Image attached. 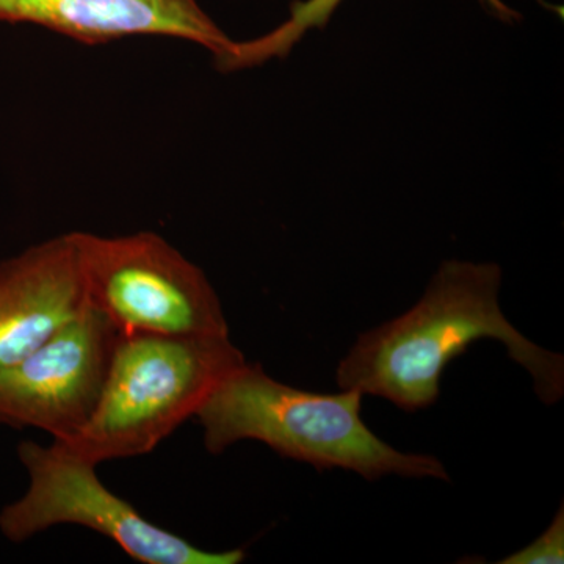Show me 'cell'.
Wrapping results in <instances>:
<instances>
[{
	"mask_svg": "<svg viewBox=\"0 0 564 564\" xmlns=\"http://www.w3.org/2000/svg\"><path fill=\"white\" fill-rule=\"evenodd\" d=\"M500 281L496 263L444 262L417 304L358 337L337 367V384L415 413L437 402L448 364L470 344L496 339L530 373L538 399L558 403L564 358L527 339L505 317Z\"/></svg>",
	"mask_w": 564,
	"mask_h": 564,
	"instance_id": "cell-1",
	"label": "cell"
},
{
	"mask_svg": "<svg viewBox=\"0 0 564 564\" xmlns=\"http://www.w3.org/2000/svg\"><path fill=\"white\" fill-rule=\"evenodd\" d=\"M362 397L356 389L303 391L274 380L261 364L247 362L212 392L196 419L212 455L259 441L321 473L351 470L369 481L386 475L451 480L434 456L404 454L380 440L362 421Z\"/></svg>",
	"mask_w": 564,
	"mask_h": 564,
	"instance_id": "cell-2",
	"label": "cell"
},
{
	"mask_svg": "<svg viewBox=\"0 0 564 564\" xmlns=\"http://www.w3.org/2000/svg\"><path fill=\"white\" fill-rule=\"evenodd\" d=\"M243 364L229 334H121L91 421L61 444L96 466L151 454Z\"/></svg>",
	"mask_w": 564,
	"mask_h": 564,
	"instance_id": "cell-3",
	"label": "cell"
},
{
	"mask_svg": "<svg viewBox=\"0 0 564 564\" xmlns=\"http://www.w3.org/2000/svg\"><path fill=\"white\" fill-rule=\"evenodd\" d=\"M18 456L29 475L28 491L0 511V533L24 543L57 525H80L109 538L143 564H240L243 549L206 551L152 524L128 500L111 492L96 464L52 441H22Z\"/></svg>",
	"mask_w": 564,
	"mask_h": 564,
	"instance_id": "cell-4",
	"label": "cell"
},
{
	"mask_svg": "<svg viewBox=\"0 0 564 564\" xmlns=\"http://www.w3.org/2000/svg\"><path fill=\"white\" fill-rule=\"evenodd\" d=\"M88 303L121 334H229L217 292L199 267L154 232H76Z\"/></svg>",
	"mask_w": 564,
	"mask_h": 564,
	"instance_id": "cell-5",
	"label": "cell"
},
{
	"mask_svg": "<svg viewBox=\"0 0 564 564\" xmlns=\"http://www.w3.org/2000/svg\"><path fill=\"white\" fill-rule=\"evenodd\" d=\"M121 333L88 304L54 336L0 372V425L68 443L91 421Z\"/></svg>",
	"mask_w": 564,
	"mask_h": 564,
	"instance_id": "cell-6",
	"label": "cell"
},
{
	"mask_svg": "<svg viewBox=\"0 0 564 564\" xmlns=\"http://www.w3.org/2000/svg\"><path fill=\"white\" fill-rule=\"evenodd\" d=\"M76 232L0 262V372L88 306Z\"/></svg>",
	"mask_w": 564,
	"mask_h": 564,
	"instance_id": "cell-7",
	"label": "cell"
},
{
	"mask_svg": "<svg viewBox=\"0 0 564 564\" xmlns=\"http://www.w3.org/2000/svg\"><path fill=\"white\" fill-rule=\"evenodd\" d=\"M0 21L41 25L87 44L172 36L206 47L217 62L236 43L198 0H0Z\"/></svg>",
	"mask_w": 564,
	"mask_h": 564,
	"instance_id": "cell-8",
	"label": "cell"
},
{
	"mask_svg": "<svg viewBox=\"0 0 564 564\" xmlns=\"http://www.w3.org/2000/svg\"><path fill=\"white\" fill-rule=\"evenodd\" d=\"M343 0H296L291 17L280 28L261 39L234 43L232 51L218 65L223 70L259 66L272 58L285 57L296 43L313 29H323L332 20Z\"/></svg>",
	"mask_w": 564,
	"mask_h": 564,
	"instance_id": "cell-9",
	"label": "cell"
},
{
	"mask_svg": "<svg viewBox=\"0 0 564 564\" xmlns=\"http://www.w3.org/2000/svg\"><path fill=\"white\" fill-rule=\"evenodd\" d=\"M562 564L564 563V508L556 511L551 525L533 543L505 556L499 564Z\"/></svg>",
	"mask_w": 564,
	"mask_h": 564,
	"instance_id": "cell-10",
	"label": "cell"
},
{
	"mask_svg": "<svg viewBox=\"0 0 564 564\" xmlns=\"http://www.w3.org/2000/svg\"><path fill=\"white\" fill-rule=\"evenodd\" d=\"M480 3L489 11V13L499 18V20L505 22L519 20V13H516V11L511 10L510 7L505 6L502 0H480Z\"/></svg>",
	"mask_w": 564,
	"mask_h": 564,
	"instance_id": "cell-11",
	"label": "cell"
}]
</instances>
